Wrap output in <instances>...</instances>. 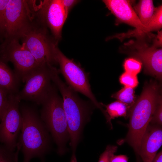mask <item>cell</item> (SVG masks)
<instances>
[{
    "instance_id": "cell-27",
    "label": "cell",
    "mask_w": 162,
    "mask_h": 162,
    "mask_svg": "<svg viewBox=\"0 0 162 162\" xmlns=\"http://www.w3.org/2000/svg\"><path fill=\"white\" fill-rule=\"evenodd\" d=\"M79 1L76 0H62V4L68 16L71 9L78 3Z\"/></svg>"
},
{
    "instance_id": "cell-1",
    "label": "cell",
    "mask_w": 162,
    "mask_h": 162,
    "mask_svg": "<svg viewBox=\"0 0 162 162\" xmlns=\"http://www.w3.org/2000/svg\"><path fill=\"white\" fill-rule=\"evenodd\" d=\"M160 83L151 80L144 83L142 92L131 108L126 140L139 154L142 137L162 100Z\"/></svg>"
},
{
    "instance_id": "cell-18",
    "label": "cell",
    "mask_w": 162,
    "mask_h": 162,
    "mask_svg": "<svg viewBox=\"0 0 162 162\" xmlns=\"http://www.w3.org/2000/svg\"><path fill=\"white\" fill-rule=\"evenodd\" d=\"M111 97L125 104L131 109L137 99L134 89L125 87L112 94Z\"/></svg>"
},
{
    "instance_id": "cell-25",
    "label": "cell",
    "mask_w": 162,
    "mask_h": 162,
    "mask_svg": "<svg viewBox=\"0 0 162 162\" xmlns=\"http://www.w3.org/2000/svg\"><path fill=\"white\" fill-rule=\"evenodd\" d=\"M8 95L0 88V122L2 119L8 106Z\"/></svg>"
},
{
    "instance_id": "cell-26",
    "label": "cell",
    "mask_w": 162,
    "mask_h": 162,
    "mask_svg": "<svg viewBox=\"0 0 162 162\" xmlns=\"http://www.w3.org/2000/svg\"><path fill=\"white\" fill-rule=\"evenodd\" d=\"M159 102L151 121L153 124L161 126L162 124V102Z\"/></svg>"
},
{
    "instance_id": "cell-24",
    "label": "cell",
    "mask_w": 162,
    "mask_h": 162,
    "mask_svg": "<svg viewBox=\"0 0 162 162\" xmlns=\"http://www.w3.org/2000/svg\"><path fill=\"white\" fill-rule=\"evenodd\" d=\"M117 148L116 146H107L105 151L100 155L98 162H110L112 157L116 152Z\"/></svg>"
},
{
    "instance_id": "cell-14",
    "label": "cell",
    "mask_w": 162,
    "mask_h": 162,
    "mask_svg": "<svg viewBox=\"0 0 162 162\" xmlns=\"http://www.w3.org/2000/svg\"><path fill=\"white\" fill-rule=\"evenodd\" d=\"M162 144L161 126H148L141 142L139 155L143 162H152Z\"/></svg>"
},
{
    "instance_id": "cell-15",
    "label": "cell",
    "mask_w": 162,
    "mask_h": 162,
    "mask_svg": "<svg viewBox=\"0 0 162 162\" xmlns=\"http://www.w3.org/2000/svg\"><path fill=\"white\" fill-rule=\"evenodd\" d=\"M20 80L15 72L0 59V88L8 95L16 94Z\"/></svg>"
},
{
    "instance_id": "cell-16",
    "label": "cell",
    "mask_w": 162,
    "mask_h": 162,
    "mask_svg": "<svg viewBox=\"0 0 162 162\" xmlns=\"http://www.w3.org/2000/svg\"><path fill=\"white\" fill-rule=\"evenodd\" d=\"M156 8L154 6L152 0H141L134 6V9L142 23L146 27Z\"/></svg>"
},
{
    "instance_id": "cell-3",
    "label": "cell",
    "mask_w": 162,
    "mask_h": 162,
    "mask_svg": "<svg viewBox=\"0 0 162 162\" xmlns=\"http://www.w3.org/2000/svg\"><path fill=\"white\" fill-rule=\"evenodd\" d=\"M20 112L22 124L18 142L24 157L22 162H30L34 158H39L43 162L50 149L48 131L34 109L24 106Z\"/></svg>"
},
{
    "instance_id": "cell-21",
    "label": "cell",
    "mask_w": 162,
    "mask_h": 162,
    "mask_svg": "<svg viewBox=\"0 0 162 162\" xmlns=\"http://www.w3.org/2000/svg\"><path fill=\"white\" fill-rule=\"evenodd\" d=\"M142 66L141 62L132 57L125 59L123 64V67L125 72L136 75L140 72Z\"/></svg>"
},
{
    "instance_id": "cell-10",
    "label": "cell",
    "mask_w": 162,
    "mask_h": 162,
    "mask_svg": "<svg viewBox=\"0 0 162 162\" xmlns=\"http://www.w3.org/2000/svg\"><path fill=\"white\" fill-rule=\"evenodd\" d=\"M49 65L39 66L26 79L23 89L16 94L19 99L41 104L52 85L51 67Z\"/></svg>"
},
{
    "instance_id": "cell-20",
    "label": "cell",
    "mask_w": 162,
    "mask_h": 162,
    "mask_svg": "<svg viewBox=\"0 0 162 162\" xmlns=\"http://www.w3.org/2000/svg\"><path fill=\"white\" fill-rule=\"evenodd\" d=\"M162 6L156 8L154 13L151 20L146 26L148 32L158 31L162 26Z\"/></svg>"
},
{
    "instance_id": "cell-19",
    "label": "cell",
    "mask_w": 162,
    "mask_h": 162,
    "mask_svg": "<svg viewBox=\"0 0 162 162\" xmlns=\"http://www.w3.org/2000/svg\"><path fill=\"white\" fill-rule=\"evenodd\" d=\"M20 150L19 143L15 151L11 150L0 142V162H18V156Z\"/></svg>"
},
{
    "instance_id": "cell-7",
    "label": "cell",
    "mask_w": 162,
    "mask_h": 162,
    "mask_svg": "<svg viewBox=\"0 0 162 162\" xmlns=\"http://www.w3.org/2000/svg\"><path fill=\"white\" fill-rule=\"evenodd\" d=\"M22 44L27 49L40 65L57 64L55 50L58 42L50 35L47 28L33 26L21 38Z\"/></svg>"
},
{
    "instance_id": "cell-13",
    "label": "cell",
    "mask_w": 162,
    "mask_h": 162,
    "mask_svg": "<svg viewBox=\"0 0 162 162\" xmlns=\"http://www.w3.org/2000/svg\"><path fill=\"white\" fill-rule=\"evenodd\" d=\"M103 1L116 17L118 21L127 24L135 28L132 31L134 35L136 36L148 33L146 27L144 26L140 20L132 7L130 1L104 0Z\"/></svg>"
},
{
    "instance_id": "cell-4",
    "label": "cell",
    "mask_w": 162,
    "mask_h": 162,
    "mask_svg": "<svg viewBox=\"0 0 162 162\" xmlns=\"http://www.w3.org/2000/svg\"><path fill=\"white\" fill-rule=\"evenodd\" d=\"M58 90L53 84L41 104L40 117L57 145L58 153L62 155L66 152L69 136L63 100Z\"/></svg>"
},
{
    "instance_id": "cell-9",
    "label": "cell",
    "mask_w": 162,
    "mask_h": 162,
    "mask_svg": "<svg viewBox=\"0 0 162 162\" xmlns=\"http://www.w3.org/2000/svg\"><path fill=\"white\" fill-rule=\"evenodd\" d=\"M28 1L9 0L6 12V38H22L34 26Z\"/></svg>"
},
{
    "instance_id": "cell-17",
    "label": "cell",
    "mask_w": 162,
    "mask_h": 162,
    "mask_svg": "<svg viewBox=\"0 0 162 162\" xmlns=\"http://www.w3.org/2000/svg\"><path fill=\"white\" fill-rule=\"evenodd\" d=\"M106 108L105 112L108 116L107 122L110 123L111 120L119 117H128L131 108L125 104L116 100L107 105L100 103Z\"/></svg>"
},
{
    "instance_id": "cell-23",
    "label": "cell",
    "mask_w": 162,
    "mask_h": 162,
    "mask_svg": "<svg viewBox=\"0 0 162 162\" xmlns=\"http://www.w3.org/2000/svg\"><path fill=\"white\" fill-rule=\"evenodd\" d=\"M9 0H0V35L5 36L6 8Z\"/></svg>"
},
{
    "instance_id": "cell-29",
    "label": "cell",
    "mask_w": 162,
    "mask_h": 162,
    "mask_svg": "<svg viewBox=\"0 0 162 162\" xmlns=\"http://www.w3.org/2000/svg\"><path fill=\"white\" fill-rule=\"evenodd\" d=\"M152 162H162V151L156 154Z\"/></svg>"
},
{
    "instance_id": "cell-5",
    "label": "cell",
    "mask_w": 162,
    "mask_h": 162,
    "mask_svg": "<svg viewBox=\"0 0 162 162\" xmlns=\"http://www.w3.org/2000/svg\"><path fill=\"white\" fill-rule=\"evenodd\" d=\"M154 34L148 33L125 43L120 50L123 52L132 56L142 63L144 73L161 81L162 77V49L150 44Z\"/></svg>"
},
{
    "instance_id": "cell-22",
    "label": "cell",
    "mask_w": 162,
    "mask_h": 162,
    "mask_svg": "<svg viewBox=\"0 0 162 162\" xmlns=\"http://www.w3.org/2000/svg\"><path fill=\"white\" fill-rule=\"evenodd\" d=\"M119 81L124 87L134 89L137 87L139 84L137 75L125 72L120 76Z\"/></svg>"
},
{
    "instance_id": "cell-8",
    "label": "cell",
    "mask_w": 162,
    "mask_h": 162,
    "mask_svg": "<svg viewBox=\"0 0 162 162\" xmlns=\"http://www.w3.org/2000/svg\"><path fill=\"white\" fill-rule=\"evenodd\" d=\"M1 54L2 60L11 62L15 73L20 80L24 82L27 76L41 65L17 39L6 38L3 44Z\"/></svg>"
},
{
    "instance_id": "cell-11",
    "label": "cell",
    "mask_w": 162,
    "mask_h": 162,
    "mask_svg": "<svg viewBox=\"0 0 162 162\" xmlns=\"http://www.w3.org/2000/svg\"><path fill=\"white\" fill-rule=\"evenodd\" d=\"M16 94L8 95L7 109L0 122V142L8 149H16L22 126V117Z\"/></svg>"
},
{
    "instance_id": "cell-6",
    "label": "cell",
    "mask_w": 162,
    "mask_h": 162,
    "mask_svg": "<svg viewBox=\"0 0 162 162\" xmlns=\"http://www.w3.org/2000/svg\"><path fill=\"white\" fill-rule=\"evenodd\" d=\"M55 57L59 66V73L62 75L67 84L76 92H79L88 98L105 115V110L98 102L92 92L89 74L79 64L67 57L58 47L55 50Z\"/></svg>"
},
{
    "instance_id": "cell-28",
    "label": "cell",
    "mask_w": 162,
    "mask_h": 162,
    "mask_svg": "<svg viewBox=\"0 0 162 162\" xmlns=\"http://www.w3.org/2000/svg\"><path fill=\"white\" fill-rule=\"evenodd\" d=\"M128 158L125 155H115L111 158L110 162H128Z\"/></svg>"
},
{
    "instance_id": "cell-12",
    "label": "cell",
    "mask_w": 162,
    "mask_h": 162,
    "mask_svg": "<svg viewBox=\"0 0 162 162\" xmlns=\"http://www.w3.org/2000/svg\"><path fill=\"white\" fill-rule=\"evenodd\" d=\"M38 14L42 25L49 29L52 36L58 42L61 38L62 27L68 17L62 0H44Z\"/></svg>"
},
{
    "instance_id": "cell-2",
    "label": "cell",
    "mask_w": 162,
    "mask_h": 162,
    "mask_svg": "<svg viewBox=\"0 0 162 162\" xmlns=\"http://www.w3.org/2000/svg\"><path fill=\"white\" fill-rule=\"evenodd\" d=\"M53 82L62 95L72 152L70 162H77L76 151L85 125L89 121L94 106L90 100L82 99L59 76Z\"/></svg>"
}]
</instances>
